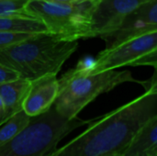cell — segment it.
Instances as JSON below:
<instances>
[{"instance_id":"12","label":"cell","mask_w":157,"mask_h":156,"mask_svg":"<svg viewBox=\"0 0 157 156\" xmlns=\"http://www.w3.org/2000/svg\"><path fill=\"white\" fill-rule=\"evenodd\" d=\"M0 32L40 34L48 33L44 24L30 16H7L0 17Z\"/></svg>"},{"instance_id":"2","label":"cell","mask_w":157,"mask_h":156,"mask_svg":"<svg viewBox=\"0 0 157 156\" xmlns=\"http://www.w3.org/2000/svg\"><path fill=\"white\" fill-rule=\"evenodd\" d=\"M77 40H65L50 33L35 34L0 49V63L17 72L19 78L32 82L61 71L77 50Z\"/></svg>"},{"instance_id":"4","label":"cell","mask_w":157,"mask_h":156,"mask_svg":"<svg viewBox=\"0 0 157 156\" xmlns=\"http://www.w3.org/2000/svg\"><path fill=\"white\" fill-rule=\"evenodd\" d=\"M77 117L67 120L57 113L53 105L44 114L31 118L28 127L13 141L0 147V156H48L58 143L75 129L89 124Z\"/></svg>"},{"instance_id":"15","label":"cell","mask_w":157,"mask_h":156,"mask_svg":"<svg viewBox=\"0 0 157 156\" xmlns=\"http://www.w3.org/2000/svg\"><path fill=\"white\" fill-rule=\"evenodd\" d=\"M35 34H27V33H6L0 32V49L6 48L17 42L22 41Z\"/></svg>"},{"instance_id":"13","label":"cell","mask_w":157,"mask_h":156,"mask_svg":"<svg viewBox=\"0 0 157 156\" xmlns=\"http://www.w3.org/2000/svg\"><path fill=\"white\" fill-rule=\"evenodd\" d=\"M31 118L23 110L13 116L0 129V147L13 141L29 124Z\"/></svg>"},{"instance_id":"1","label":"cell","mask_w":157,"mask_h":156,"mask_svg":"<svg viewBox=\"0 0 157 156\" xmlns=\"http://www.w3.org/2000/svg\"><path fill=\"white\" fill-rule=\"evenodd\" d=\"M157 116V87L121 107L94 119L76 138L48 156H104L122 154L135 134Z\"/></svg>"},{"instance_id":"16","label":"cell","mask_w":157,"mask_h":156,"mask_svg":"<svg viewBox=\"0 0 157 156\" xmlns=\"http://www.w3.org/2000/svg\"><path fill=\"white\" fill-rule=\"evenodd\" d=\"M18 78H19V75L17 72L0 63V86L15 81Z\"/></svg>"},{"instance_id":"6","label":"cell","mask_w":157,"mask_h":156,"mask_svg":"<svg viewBox=\"0 0 157 156\" xmlns=\"http://www.w3.org/2000/svg\"><path fill=\"white\" fill-rule=\"evenodd\" d=\"M80 65V64H79ZM157 67V31L149 32L100 51L89 65H80L89 74L112 71L123 66Z\"/></svg>"},{"instance_id":"17","label":"cell","mask_w":157,"mask_h":156,"mask_svg":"<svg viewBox=\"0 0 157 156\" xmlns=\"http://www.w3.org/2000/svg\"><path fill=\"white\" fill-rule=\"evenodd\" d=\"M45 2H50V3H56V4H77V3H82L86 0H42Z\"/></svg>"},{"instance_id":"9","label":"cell","mask_w":157,"mask_h":156,"mask_svg":"<svg viewBox=\"0 0 157 156\" xmlns=\"http://www.w3.org/2000/svg\"><path fill=\"white\" fill-rule=\"evenodd\" d=\"M59 91V80L48 74L31 82L23 104V111L30 118L46 113L53 105Z\"/></svg>"},{"instance_id":"19","label":"cell","mask_w":157,"mask_h":156,"mask_svg":"<svg viewBox=\"0 0 157 156\" xmlns=\"http://www.w3.org/2000/svg\"><path fill=\"white\" fill-rule=\"evenodd\" d=\"M104 156H122V154H108V155Z\"/></svg>"},{"instance_id":"10","label":"cell","mask_w":157,"mask_h":156,"mask_svg":"<svg viewBox=\"0 0 157 156\" xmlns=\"http://www.w3.org/2000/svg\"><path fill=\"white\" fill-rule=\"evenodd\" d=\"M122 156H157V116L140 129Z\"/></svg>"},{"instance_id":"7","label":"cell","mask_w":157,"mask_h":156,"mask_svg":"<svg viewBox=\"0 0 157 156\" xmlns=\"http://www.w3.org/2000/svg\"><path fill=\"white\" fill-rule=\"evenodd\" d=\"M148 0H96L91 10L93 38L105 40L138 6Z\"/></svg>"},{"instance_id":"18","label":"cell","mask_w":157,"mask_h":156,"mask_svg":"<svg viewBox=\"0 0 157 156\" xmlns=\"http://www.w3.org/2000/svg\"><path fill=\"white\" fill-rule=\"evenodd\" d=\"M6 111H5V107H4V104L0 98V127L6 123Z\"/></svg>"},{"instance_id":"3","label":"cell","mask_w":157,"mask_h":156,"mask_svg":"<svg viewBox=\"0 0 157 156\" xmlns=\"http://www.w3.org/2000/svg\"><path fill=\"white\" fill-rule=\"evenodd\" d=\"M126 82L144 85V82L135 80L130 71L112 70L89 74L78 64L59 80V91L53 107L62 117L67 120L75 119L99 95L109 92Z\"/></svg>"},{"instance_id":"14","label":"cell","mask_w":157,"mask_h":156,"mask_svg":"<svg viewBox=\"0 0 157 156\" xmlns=\"http://www.w3.org/2000/svg\"><path fill=\"white\" fill-rule=\"evenodd\" d=\"M28 2L29 0H0V17L29 16L25 11Z\"/></svg>"},{"instance_id":"11","label":"cell","mask_w":157,"mask_h":156,"mask_svg":"<svg viewBox=\"0 0 157 156\" xmlns=\"http://www.w3.org/2000/svg\"><path fill=\"white\" fill-rule=\"evenodd\" d=\"M30 85L31 82L18 78L0 86V98L5 107L6 121L23 110V104L29 91Z\"/></svg>"},{"instance_id":"5","label":"cell","mask_w":157,"mask_h":156,"mask_svg":"<svg viewBox=\"0 0 157 156\" xmlns=\"http://www.w3.org/2000/svg\"><path fill=\"white\" fill-rule=\"evenodd\" d=\"M96 0L77 4H56L42 0H29L25 11L40 20L48 33L65 40L93 38L91 10Z\"/></svg>"},{"instance_id":"8","label":"cell","mask_w":157,"mask_h":156,"mask_svg":"<svg viewBox=\"0 0 157 156\" xmlns=\"http://www.w3.org/2000/svg\"><path fill=\"white\" fill-rule=\"evenodd\" d=\"M157 31V0H148L133 10L105 40L111 47L130 39Z\"/></svg>"}]
</instances>
